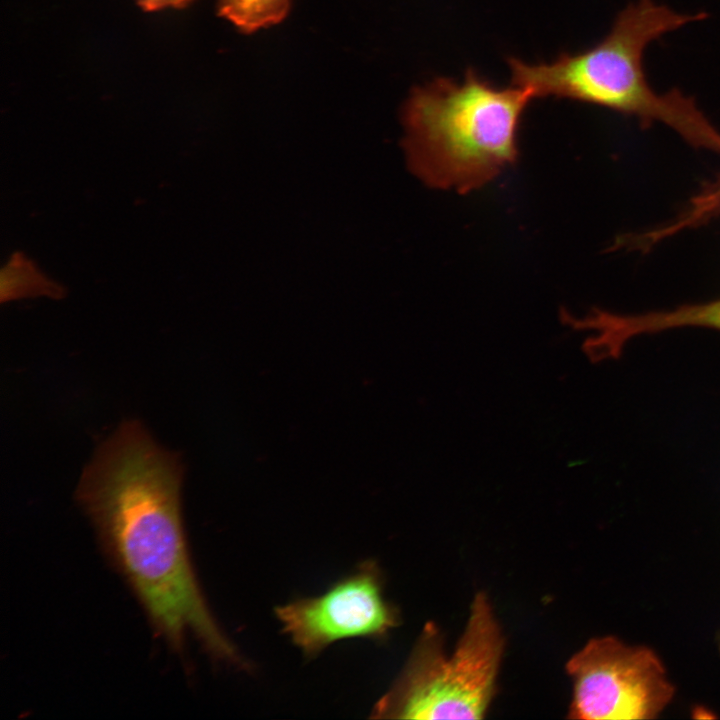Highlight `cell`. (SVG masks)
Listing matches in <instances>:
<instances>
[{
	"mask_svg": "<svg viewBox=\"0 0 720 720\" xmlns=\"http://www.w3.org/2000/svg\"><path fill=\"white\" fill-rule=\"evenodd\" d=\"M579 319H580V318H579ZM578 321H579V320H578ZM578 321H577V328H578ZM584 350H585V343H584ZM585 352H586V350H585ZM586 354H587V353H586ZM587 356H588V354H587ZM588 357H589V356H588ZM589 358H590V357H589ZM590 360H592V359L590 358ZM592 361H593V360H592ZM593 362H595V361H593Z\"/></svg>",
	"mask_w": 720,
	"mask_h": 720,
	"instance_id": "11",
	"label": "cell"
},
{
	"mask_svg": "<svg viewBox=\"0 0 720 720\" xmlns=\"http://www.w3.org/2000/svg\"><path fill=\"white\" fill-rule=\"evenodd\" d=\"M292 1L218 0V12L241 32L252 33L281 22Z\"/></svg>",
	"mask_w": 720,
	"mask_h": 720,
	"instance_id": "8",
	"label": "cell"
},
{
	"mask_svg": "<svg viewBox=\"0 0 720 720\" xmlns=\"http://www.w3.org/2000/svg\"><path fill=\"white\" fill-rule=\"evenodd\" d=\"M39 296L60 299L64 289L48 279L25 255L14 253L1 269V303Z\"/></svg>",
	"mask_w": 720,
	"mask_h": 720,
	"instance_id": "7",
	"label": "cell"
},
{
	"mask_svg": "<svg viewBox=\"0 0 720 720\" xmlns=\"http://www.w3.org/2000/svg\"><path fill=\"white\" fill-rule=\"evenodd\" d=\"M719 642H720V640H719Z\"/></svg>",
	"mask_w": 720,
	"mask_h": 720,
	"instance_id": "12",
	"label": "cell"
},
{
	"mask_svg": "<svg viewBox=\"0 0 720 720\" xmlns=\"http://www.w3.org/2000/svg\"><path fill=\"white\" fill-rule=\"evenodd\" d=\"M147 11H157L165 8H181L191 0H136Z\"/></svg>",
	"mask_w": 720,
	"mask_h": 720,
	"instance_id": "10",
	"label": "cell"
},
{
	"mask_svg": "<svg viewBox=\"0 0 720 720\" xmlns=\"http://www.w3.org/2000/svg\"><path fill=\"white\" fill-rule=\"evenodd\" d=\"M504 636L488 596L479 592L454 649L447 654L440 632L427 624L372 718L480 719L495 693Z\"/></svg>",
	"mask_w": 720,
	"mask_h": 720,
	"instance_id": "4",
	"label": "cell"
},
{
	"mask_svg": "<svg viewBox=\"0 0 720 720\" xmlns=\"http://www.w3.org/2000/svg\"><path fill=\"white\" fill-rule=\"evenodd\" d=\"M701 198L711 213L720 215V175L703 185Z\"/></svg>",
	"mask_w": 720,
	"mask_h": 720,
	"instance_id": "9",
	"label": "cell"
},
{
	"mask_svg": "<svg viewBox=\"0 0 720 720\" xmlns=\"http://www.w3.org/2000/svg\"><path fill=\"white\" fill-rule=\"evenodd\" d=\"M706 17L705 12L679 13L655 0H636L617 14L608 34L585 51L562 53L550 63L509 58L511 85L532 98H566L631 116L643 128L659 122L693 147L720 154V131L695 98L677 88L657 93L643 66L651 42Z\"/></svg>",
	"mask_w": 720,
	"mask_h": 720,
	"instance_id": "2",
	"label": "cell"
},
{
	"mask_svg": "<svg viewBox=\"0 0 720 720\" xmlns=\"http://www.w3.org/2000/svg\"><path fill=\"white\" fill-rule=\"evenodd\" d=\"M514 85L497 87L469 68L462 81L438 77L415 87L401 109L402 148L424 184L466 193L512 164L531 101Z\"/></svg>",
	"mask_w": 720,
	"mask_h": 720,
	"instance_id": "3",
	"label": "cell"
},
{
	"mask_svg": "<svg viewBox=\"0 0 720 720\" xmlns=\"http://www.w3.org/2000/svg\"><path fill=\"white\" fill-rule=\"evenodd\" d=\"M566 668L573 683L569 718L654 719L674 696L654 651L613 636L588 641Z\"/></svg>",
	"mask_w": 720,
	"mask_h": 720,
	"instance_id": "5",
	"label": "cell"
},
{
	"mask_svg": "<svg viewBox=\"0 0 720 720\" xmlns=\"http://www.w3.org/2000/svg\"><path fill=\"white\" fill-rule=\"evenodd\" d=\"M183 474L181 458L130 419L97 447L75 498L154 632L174 653L182 657L193 637L214 660L246 668L195 574L181 512Z\"/></svg>",
	"mask_w": 720,
	"mask_h": 720,
	"instance_id": "1",
	"label": "cell"
},
{
	"mask_svg": "<svg viewBox=\"0 0 720 720\" xmlns=\"http://www.w3.org/2000/svg\"><path fill=\"white\" fill-rule=\"evenodd\" d=\"M282 630L306 657L347 638H384L398 624L396 608L384 597L382 573L366 561L317 597L279 606Z\"/></svg>",
	"mask_w": 720,
	"mask_h": 720,
	"instance_id": "6",
	"label": "cell"
}]
</instances>
